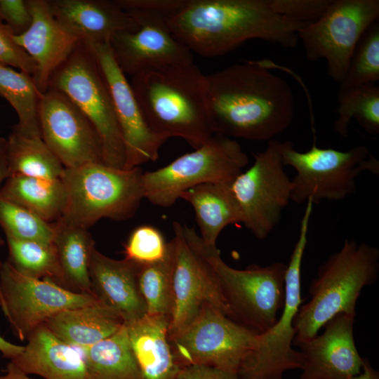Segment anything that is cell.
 <instances>
[{
    "instance_id": "27",
    "label": "cell",
    "mask_w": 379,
    "mask_h": 379,
    "mask_svg": "<svg viewBox=\"0 0 379 379\" xmlns=\"http://www.w3.org/2000/svg\"><path fill=\"white\" fill-rule=\"evenodd\" d=\"M0 197L49 223L62 216L67 203L66 190L60 178L11 175L0 187Z\"/></svg>"
},
{
    "instance_id": "19",
    "label": "cell",
    "mask_w": 379,
    "mask_h": 379,
    "mask_svg": "<svg viewBox=\"0 0 379 379\" xmlns=\"http://www.w3.org/2000/svg\"><path fill=\"white\" fill-rule=\"evenodd\" d=\"M354 318L338 314L320 335L294 345L302 356L299 379H350L361 372L364 358L354 341Z\"/></svg>"
},
{
    "instance_id": "44",
    "label": "cell",
    "mask_w": 379,
    "mask_h": 379,
    "mask_svg": "<svg viewBox=\"0 0 379 379\" xmlns=\"http://www.w3.org/2000/svg\"><path fill=\"white\" fill-rule=\"evenodd\" d=\"M350 379H379V373L364 358L361 372Z\"/></svg>"
},
{
    "instance_id": "12",
    "label": "cell",
    "mask_w": 379,
    "mask_h": 379,
    "mask_svg": "<svg viewBox=\"0 0 379 379\" xmlns=\"http://www.w3.org/2000/svg\"><path fill=\"white\" fill-rule=\"evenodd\" d=\"M258 334L206 304L169 340L182 368L197 365L239 373Z\"/></svg>"
},
{
    "instance_id": "7",
    "label": "cell",
    "mask_w": 379,
    "mask_h": 379,
    "mask_svg": "<svg viewBox=\"0 0 379 379\" xmlns=\"http://www.w3.org/2000/svg\"><path fill=\"white\" fill-rule=\"evenodd\" d=\"M139 25L119 32L109 45L120 69L132 77L165 67L193 62L192 52L171 32L168 20L185 0H116Z\"/></svg>"
},
{
    "instance_id": "15",
    "label": "cell",
    "mask_w": 379,
    "mask_h": 379,
    "mask_svg": "<svg viewBox=\"0 0 379 379\" xmlns=\"http://www.w3.org/2000/svg\"><path fill=\"white\" fill-rule=\"evenodd\" d=\"M2 311L18 338L29 335L53 315L95 302L92 294L76 293L48 279L21 274L7 260L0 263Z\"/></svg>"
},
{
    "instance_id": "45",
    "label": "cell",
    "mask_w": 379,
    "mask_h": 379,
    "mask_svg": "<svg viewBox=\"0 0 379 379\" xmlns=\"http://www.w3.org/2000/svg\"><path fill=\"white\" fill-rule=\"evenodd\" d=\"M7 178V172L6 168L0 164V185L1 182ZM1 263V262H0ZM1 307H2V298L0 291Z\"/></svg>"
},
{
    "instance_id": "41",
    "label": "cell",
    "mask_w": 379,
    "mask_h": 379,
    "mask_svg": "<svg viewBox=\"0 0 379 379\" xmlns=\"http://www.w3.org/2000/svg\"><path fill=\"white\" fill-rule=\"evenodd\" d=\"M178 379H245L239 373L225 371L205 366L182 368Z\"/></svg>"
},
{
    "instance_id": "21",
    "label": "cell",
    "mask_w": 379,
    "mask_h": 379,
    "mask_svg": "<svg viewBox=\"0 0 379 379\" xmlns=\"http://www.w3.org/2000/svg\"><path fill=\"white\" fill-rule=\"evenodd\" d=\"M56 20L86 44H109L119 32H136L139 25L116 0H48Z\"/></svg>"
},
{
    "instance_id": "6",
    "label": "cell",
    "mask_w": 379,
    "mask_h": 379,
    "mask_svg": "<svg viewBox=\"0 0 379 379\" xmlns=\"http://www.w3.org/2000/svg\"><path fill=\"white\" fill-rule=\"evenodd\" d=\"M189 232L215 272L230 318L258 333L271 328L284 304L287 265L275 262L234 269L222 260L217 247L202 242L194 227H189Z\"/></svg>"
},
{
    "instance_id": "14",
    "label": "cell",
    "mask_w": 379,
    "mask_h": 379,
    "mask_svg": "<svg viewBox=\"0 0 379 379\" xmlns=\"http://www.w3.org/2000/svg\"><path fill=\"white\" fill-rule=\"evenodd\" d=\"M279 142L268 141L264 151L254 154L253 164L230 184L242 223L260 240L279 225L291 200L293 185L284 171Z\"/></svg>"
},
{
    "instance_id": "2",
    "label": "cell",
    "mask_w": 379,
    "mask_h": 379,
    "mask_svg": "<svg viewBox=\"0 0 379 379\" xmlns=\"http://www.w3.org/2000/svg\"><path fill=\"white\" fill-rule=\"evenodd\" d=\"M307 24L279 14L272 0H186L168 20L173 36L204 57L225 55L253 39L294 48Z\"/></svg>"
},
{
    "instance_id": "16",
    "label": "cell",
    "mask_w": 379,
    "mask_h": 379,
    "mask_svg": "<svg viewBox=\"0 0 379 379\" xmlns=\"http://www.w3.org/2000/svg\"><path fill=\"white\" fill-rule=\"evenodd\" d=\"M173 228L175 262L169 338L190 323L204 305L215 307L230 318L215 272L192 239L189 227L175 221Z\"/></svg>"
},
{
    "instance_id": "35",
    "label": "cell",
    "mask_w": 379,
    "mask_h": 379,
    "mask_svg": "<svg viewBox=\"0 0 379 379\" xmlns=\"http://www.w3.org/2000/svg\"><path fill=\"white\" fill-rule=\"evenodd\" d=\"M379 80V23L373 22L359 41L347 73L339 84L342 91Z\"/></svg>"
},
{
    "instance_id": "11",
    "label": "cell",
    "mask_w": 379,
    "mask_h": 379,
    "mask_svg": "<svg viewBox=\"0 0 379 379\" xmlns=\"http://www.w3.org/2000/svg\"><path fill=\"white\" fill-rule=\"evenodd\" d=\"M48 88L66 94L93 124L102 142L103 164L125 169V149L111 95L97 60L86 44L80 41L55 69Z\"/></svg>"
},
{
    "instance_id": "4",
    "label": "cell",
    "mask_w": 379,
    "mask_h": 379,
    "mask_svg": "<svg viewBox=\"0 0 379 379\" xmlns=\"http://www.w3.org/2000/svg\"><path fill=\"white\" fill-rule=\"evenodd\" d=\"M379 249L366 243L345 240L322 263L309 288L310 300L300 305L293 326V345L310 340L340 314L356 315L361 291L377 281Z\"/></svg>"
},
{
    "instance_id": "29",
    "label": "cell",
    "mask_w": 379,
    "mask_h": 379,
    "mask_svg": "<svg viewBox=\"0 0 379 379\" xmlns=\"http://www.w3.org/2000/svg\"><path fill=\"white\" fill-rule=\"evenodd\" d=\"M82 353L86 379H142L125 324L110 337Z\"/></svg>"
},
{
    "instance_id": "40",
    "label": "cell",
    "mask_w": 379,
    "mask_h": 379,
    "mask_svg": "<svg viewBox=\"0 0 379 379\" xmlns=\"http://www.w3.org/2000/svg\"><path fill=\"white\" fill-rule=\"evenodd\" d=\"M0 15L14 35L24 33L32 22L27 0H0Z\"/></svg>"
},
{
    "instance_id": "24",
    "label": "cell",
    "mask_w": 379,
    "mask_h": 379,
    "mask_svg": "<svg viewBox=\"0 0 379 379\" xmlns=\"http://www.w3.org/2000/svg\"><path fill=\"white\" fill-rule=\"evenodd\" d=\"M169 323L165 316L147 314L126 323L142 379H178L182 368L170 343Z\"/></svg>"
},
{
    "instance_id": "23",
    "label": "cell",
    "mask_w": 379,
    "mask_h": 379,
    "mask_svg": "<svg viewBox=\"0 0 379 379\" xmlns=\"http://www.w3.org/2000/svg\"><path fill=\"white\" fill-rule=\"evenodd\" d=\"M27 340L23 351L11 360L25 373L44 379H86L81 350L58 338L44 324Z\"/></svg>"
},
{
    "instance_id": "39",
    "label": "cell",
    "mask_w": 379,
    "mask_h": 379,
    "mask_svg": "<svg viewBox=\"0 0 379 379\" xmlns=\"http://www.w3.org/2000/svg\"><path fill=\"white\" fill-rule=\"evenodd\" d=\"M331 0H272L276 11L295 20L311 23L326 11Z\"/></svg>"
},
{
    "instance_id": "43",
    "label": "cell",
    "mask_w": 379,
    "mask_h": 379,
    "mask_svg": "<svg viewBox=\"0 0 379 379\" xmlns=\"http://www.w3.org/2000/svg\"><path fill=\"white\" fill-rule=\"evenodd\" d=\"M0 379H34L28 376V374L22 371L12 361H10L6 366V373L0 375Z\"/></svg>"
},
{
    "instance_id": "10",
    "label": "cell",
    "mask_w": 379,
    "mask_h": 379,
    "mask_svg": "<svg viewBox=\"0 0 379 379\" xmlns=\"http://www.w3.org/2000/svg\"><path fill=\"white\" fill-rule=\"evenodd\" d=\"M312 213V207L307 205L300 220L298 237L287 264L285 300L281 316L267 331L257 335L254 345L239 371L245 379H282L286 371L302 367V356L293 347L295 336L293 321L302 303L301 267Z\"/></svg>"
},
{
    "instance_id": "38",
    "label": "cell",
    "mask_w": 379,
    "mask_h": 379,
    "mask_svg": "<svg viewBox=\"0 0 379 379\" xmlns=\"http://www.w3.org/2000/svg\"><path fill=\"white\" fill-rule=\"evenodd\" d=\"M14 34L0 15V63L18 69L32 76L36 64L27 53L17 45Z\"/></svg>"
},
{
    "instance_id": "28",
    "label": "cell",
    "mask_w": 379,
    "mask_h": 379,
    "mask_svg": "<svg viewBox=\"0 0 379 379\" xmlns=\"http://www.w3.org/2000/svg\"><path fill=\"white\" fill-rule=\"evenodd\" d=\"M55 246L65 282L69 291L94 295L89 268L94 241L88 230L62 218L53 224Z\"/></svg>"
},
{
    "instance_id": "37",
    "label": "cell",
    "mask_w": 379,
    "mask_h": 379,
    "mask_svg": "<svg viewBox=\"0 0 379 379\" xmlns=\"http://www.w3.org/2000/svg\"><path fill=\"white\" fill-rule=\"evenodd\" d=\"M168 248L163 234L155 227L142 225L135 228L124 244L125 258L139 265L157 262Z\"/></svg>"
},
{
    "instance_id": "36",
    "label": "cell",
    "mask_w": 379,
    "mask_h": 379,
    "mask_svg": "<svg viewBox=\"0 0 379 379\" xmlns=\"http://www.w3.org/2000/svg\"><path fill=\"white\" fill-rule=\"evenodd\" d=\"M0 225L6 237L22 241L52 244L53 225L0 197Z\"/></svg>"
},
{
    "instance_id": "17",
    "label": "cell",
    "mask_w": 379,
    "mask_h": 379,
    "mask_svg": "<svg viewBox=\"0 0 379 379\" xmlns=\"http://www.w3.org/2000/svg\"><path fill=\"white\" fill-rule=\"evenodd\" d=\"M38 117L42 140L65 168L103 163L98 132L63 92L48 88L40 96Z\"/></svg>"
},
{
    "instance_id": "26",
    "label": "cell",
    "mask_w": 379,
    "mask_h": 379,
    "mask_svg": "<svg viewBox=\"0 0 379 379\" xmlns=\"http://www.w3.org/2000/svg\"><path fill=\"white\" fill-rule=\"evenodd\" d=\"M229 183H205L184 192L180 199L194 209L200 238L208 247L216 248L220 232L230 225L242 223L241 215Z\"/></svg>"
},
{
    "instance_id": "9",
    "label": "cell",
    "mask_w": 379,
    "mask_h": 379,
    "mask_svg": "<svg viewBox=\"0 0 379 379\" xmlns=\"http://www.w3.org/2000/svg\"><path fill=\"white\" fill-rule=\"evenodd\" d=\"M248 162V155L235 139L213 134L194 151L155 171L144 172V197L157 206H172L184 192L194 187L231 182Z\"/></svg>"
},
{
    "instance_id": "32",
    "label": "cell",
    "mask_w": 379,
    "mask_h": 379,
    "mask_svg": "<svg viewBox=\"0 0 379 379\" xmlns=\"http://www.w3.org/2000/svg\"><path fill=\"white\" fill-rule=\"evenodd\" d=\"M338 117L333 129L340 136H348V126L352 118L368 134L379 133V87L364 84L338 91Z\"/></svg>"
},
{
    "instance_id": "5",
    "label": "cell",
    "mask_w": 379,
    "mask_h": 379,
    "mask_svg": "<svg viewBox=\"0 0 379 379\" xmlns=\"http://www.w3.org/2000/svg\"><path fill=\"white\" fill-rule=\"evenodd\" d=\"M143 173L140 167L118 168L103 163L65 168L60 179L67 203L60 218L87 230L102 218H131L145 198Z\"/></svg>"
},
{
    "instance_id": "46",
    "label": "cell",
    "mask_w": 379,
    "mask_h": 379,
    "mask_svg": "<svg viewBox=\"0 0 379 379\" xmlns=\"http://www.w3.org/2000/svg\"><path fill=\"white\" fill-rule=\"evenodd\" d=\"M0 306H1V302H0Z\"/></svg>"
},
{
    "instance_id": "25",
    "label": "cell",
    "mask_w": 379,
    "mask_h": 379,
    "mask_svg": "<svg viewBox=\"0 0 379 379\" xmlns=\"http://www.w3.org/2000/svg\"><path fill=\"white\" fill-rule=\"evenodd\" d=\"M124 324L117 312L99 300L89 305L61 311L44 323L58 338L78 349L110 337Z\"/></svg>"
},
{
    "instance_id": "22",
    "label": "cell",
    "mask_w": 379,
    "mask_h": 379,
    "mask_svg": "<svg viewBox=\"0 0 379 379\" xmlns=\"http://www.w3.org/2000/svg\"><path fill=\"white\" fill-rule=\"evenodd\" d=\"M139 265L114 260L94 249L89 268L92 292L102 303L117 312L125 323L147 314L138 285Z\"/></svg>"
},
{
    "instance_id": "8",
    "label": "cell",
    "mask_w": 379,
    "mask_h": 379,
    "mask_svg": "<svg viewBox=\"0 0 379 379\" xmlns=\"http://www.w3.org/2000/svg\"><path fill=\"white\" fill-rule=\"evenodd\" d=\"M279 149L284 165L296 171L291 179V200L297 204L342 200L355 192L362 173L379 174V161L364 145L347 151L320 148L314 138L307 152L297 151L290 141H279Z\"/></svg>"
},
{
    "instance_id": "18",
    "label": "cell",
    "mask_w": 379,
    "mask_h": 379,
    "mask_svg": "<svg viewBox=\"0 0 379 379\" xmlns=\"http://www.w3.org/2000/svg\"><path fill=\"white\" fill-rule=\"evenodd\" d=\"M86 45L97 60L111 95L125 149V169L155 161L161 147L169 138L156 133L148 125L109 44Z\"/></svg>"
},
{
    "instance_id": "3",
    "label": "cell",
    "mask_w": 379,
    "mask_h": 379,
    "mask_svg": "<svg viewBox=\"0 0 379 379\" xmlns=\"http://www.w3.org/2000/svg\"><path fill=\"white\" fill-rule=\"evenodd\" d=\"M149 127L197 149L214 133L208 112L205 74L192 62L132 77L130 83Z\"/></svg>"
},
{
    "instance_id": "13",
    "label": "cell",
    "mask_w": 379,
    "mask_h": 379,
    "mask_svg": "<svg viewBox=\"0 0 379 379\" xmlns=\"http://www.w3.org/2000/svg\"><path fill=\"white\" fill-rule=\"evenodd\" d=\"M378 17V0H331L317 20L299 29L298 36L307 59H325L329 77L340 84L359 41Z\"/></svg>"
},
{
    "instance_id": "33",
    "label": "cell",
    "mask_w": 379,
    "mask_h": 379,
    "mask_svg": "<svg viewBox=\"0 0 379 379\" xmlns=\"http://www.w3.org/2000/svg\"><path fill=\"white\" fill-rule=\"evenodd\" d=\"M175 262L173 239L168 242L161 260L140 265L138 285L146 305L147 314L171 318L173 309V277Z\"/></svg>"
},
{
    "instance_id": "42",
    "label": "cell",
    "mask_w": 379,
    "mask_h": 379,
    "mask_svg": "<svg viewBox=\"0 0 379 379\" xmlns=\"http://www.w3.org/2000/svg\"><path fill=\"white\" fill-rule=\"evenodd\" d=\"M24 350V346L13 344L0 335V352L11 360L15 358Z\"/></svg>"
},
{
    "instance_id": "1",
    "label": "cell",
    "mask_w": 379,
    "mask_h": 379,
    "mask_svg": "<svg viewBox=\"0 0 379 379\" xmlns=\"http://www.w3.org/2000/svg\"><path fill=\"white\" fill-rule=\"evenodd\" d=\"M270 69L248 60L205 75L214 134L270 141L288 128L294 116L292 90Z\"/></svg>"
},
{
    "instance_id": "20",
    "label": "cell",
    "mask_w": 379,
    "mask_h": 379,
    "mask_svg": "<svg viewBox=\"0 0 379 379\" xmlns=\"http://www.w3.org/2000/svg\"><path fill=\"white\" fill-rule=\"evenodd\" d=\"M32 15L30 27L14 35L17 45L36 64L32 76L39 92L44 93L52 74L70 55L80 41L66 30L52 15L48 0H27Z\"/></svg>"
},
{
    "instance_id": "30",
    "label": "cell",
    "mask_w": 379,
    "mask_h": 379,
    "mask_svg": "<svg viewBox=\"0 0 379 379\" xmlns=\"http://www.w3.org/2000/svg\"><path fill=\"white\" fill-rule=\"evenodd\" d=\"M6 162L8 177L56 179L65 168L41 138L27 137L13 128L6 139Z\"/></svg>"
},
{
    "instance_id": "31",
    "label": "cell",
    "mask_w": 379,
    "mask_h": 379,
    "mask_svg": "<svg viewBox=\"0 0 379 379\" xmlns=\"http://www.w3.org/2000/svg\"><path fill=\"white\" fill-rule=\"evenodd\" d=\"M41 95L31 74L0 63V97L17 114L18 121L13 128L25 136L41 138L38 117Z\"/></svg>"
},
{
    "instance_id": "34",
    "label": "cell",
    "mask_w": 379,
    "mask_h": 379,
    "mask_svg": "<svg viewBox=\"0 0 379 379\" xmlns=\"http://www.w3.org/2000/svg\"><path fill=\"white\" fill-rule=\"evenodd\" d=\"M6 237L8 249L7 261L17 271L32 278L50 279L65 288L64 274L53 243Z\"/></svg>"
}]
</instances>
